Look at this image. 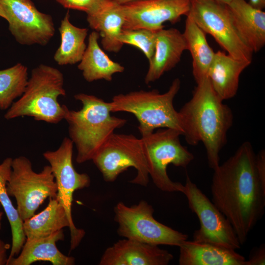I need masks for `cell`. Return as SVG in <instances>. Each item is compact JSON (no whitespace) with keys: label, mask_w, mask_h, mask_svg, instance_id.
<instances>
[{"label":"cell","mask_w":265,"mask_h":265,"mask_svg":"<svg viewBox=\"0 0 265 265\" xmlns=\"http://www.w3.org/2000/svg\"><path fill=\"white\" fill-rule=\"evenodd\" d=\"M189 17L210 34L228 54L251 62L253 51L243 42L233 24L227 4L214 0H191Z\"/></svg>","instance_id":"cell-10"},{"label":"cell","mask_w":265,"mask_h":265,"mask_svg":"<svg viewBox=\"0 0 265 265\" xmlns=\"http://www.w3.org/2000/svg\"><path fill=\"white\" fill-rule=\"evenodd\" d=\"M0 9L10 32L21 45L45 46L54 34L52 17L39 11L30 0H0Z\"/></svg>","instance_id":"cell-12"},{"label":"cell","mask_w":265,"mask_h":265,"mask_svg":"<svg viewBox=\"0 0 265 265\" xmlns=\"http://www.w3.org/2000/svg\"><path fill=\"white\" fill-rule=\"evenodd\" d=\"M118 234L126 238L153 245L179 246L188 236L155 219L153 207L145 200L128 207L122 202L114 207Z\"/></svg>","instance_id":"cell-9"},{"label":"cell","mask_w":265,"mask_h":265,"mask_svg":"<svg viewBox=\"0 0 265 265\" xmlns=\"http://www.w3.org/2000/svg\"><path fill=\"white\" fill-rule=\"evenodd\" d=\"M49 198L48 205L43 211L23 221L26 239L47 237L68 227L71 234V250L74 249L80 243L85 232L71 224L64 208L56 198Z\"/></svg>","instance_id":"cell-16"},{"label":"cell","mask_w":265,"mask_h":265,"mask_svg":"<svg viewBox=\"0 0 265 265\" xmlns=\"http://www.w3.org/2000/svg\"><path fill=\"white\" fill-rule=\"evenodd\" d=\"M191 0H137L120 5L124 18L123 29L158 30L163 24H174L186 16Z\"/></svg>","instance_id":"cell-13"},{"label":"cell","mask_w":265,"mask_h":265,"mask_svg":"<svg viewBox=\"0 0 265 265\" xmlns=\"http://www.w3.org/2000/svg\"><path fill=\"white\" fill-rule=\"evenodd\" d=\"M186 50H187L186 39L178 29L163 28L157 30L155 50L149 61L145 82L149 84L154 82L174 68Z\"/></svg>","instance_id":"cell-17"},{"label":"cell","mask_w":265,"mask_h":265,"mask_svg":"<svg viewBox=\"0 0 265 265\" xmlns=\"http://www.w3.org/2000/svg\"><path fill=\"white\" fill-rule=\"evenodd\" d=\"M256 166L259 179L265 186V152L261 150L256 155Z\"/></svg>","instance_id":"cell-31"},{"label":"cell","mask_w":265,"mask_h":265,"mask_svg":"<svg viewBox=\"0 0 265 265\" xmlns=\"http://www.w3.org/2000/svg\"><path fill=\"white\" fill-rule=\"evenodd\" d=\"M219 2L224 3L225 4H228L232 0H214Z\"/></svg>","instance_id":"cell-35"},{"label":"cell","mask_w":265,"mask_h":265,"mask_svg":"<svg viewBox=\"0 0 265 265\" xmlns=\"http://www.w3.org/2000/svg\"><path fill=\"white\" fill-rule=\"evenodd\" d=\"M191 211L196 214L200 227L193 240L237 250L240 248L235 231L225 216L187 176L183 191Z\"/></svg>","instance_id":"cell-11"},{"label":"cell","mask_w":265,"mask_h":265,"mask_svg":"<svg viewBox=\"0 0 265 265\" xmlns=\"http://www.w3.org/2000/svg\"><path fill=\"white\" fill-rule=\"evenodd\" d=\"M6 189L9 196L15 198L16 209L23 221L34 215L47 198H56L57 192L50 165L45 166L37 173L30 160L24 156L12 159Z\"/></svg>","instance_id":"cell-7"},{"label":"cell","mask_w":265,"mask_h":265,"mask_svg":"<svg viewBox=\"0 0 265 265\" xmlns=\"http://www.w3.org/2000/svg\"><path fill=\"white\" fill-rule=\"evenodd\" d=\"M173 259L172 254L158 245L126 238L108 247L99 265H167Z\"/></svg>","instance_id":"cell-15"},{"label":"cell","mask_w":265,"mask_h":265,"mask_svg":"<svg viewBox=\"0 0 265 265\" xmlns=\"http://www.w3.org/2000/svg\"><path fill=\"white\" fill-rule=\"evenodd\" d=\"M265 264V245L262 244L254 248L250 253L245 265H264Z\"/></svg>","instance_id":"cell-30"},{"label":"cell","mask_w":265,"mask_h":265,"mask_svg":"<svg viewBox=\"0 0 265 265\" xmlns=\"http://www.w3.org/2000/svg\"><path fill=\"white\" fill-rule=\"evenodd\" d=\"M0 17L5 19V16L2 11L0 9Z\"/></svg>","instance_id":"cell-37"},{"label":"cell","mask_w":265,"mask_h":265,"mask_svg":"<svg viewBox=\"0 0 265 265\" xmlns=\"http://www.w3.org/2000/svg\"><path fill=\"white\" fill-rule=\"evenodd\" d=\"M99 38V33L95 31L89 34L86 50L78 66L88 82L99 80L110 81L114 74L125 70L122 65L112 60L101 48L98 43Z\"/></svg>","instance_id":"cell-23"},{"label":"cell","mask_w":265,"mask_h":265,"mask_svg":"<svg viewBox=\"0 0 265 265\" xmlns=\"http://www.w3.org/2000/svg\"><path fill=\"white\" fill-rule=\"evenodd\" d=\"M12 159L7 158L0 164V204L10 224L12 234V245L8 259L19 255L26 240L23 227V221L13 206L6 189L12 170Z\"/></svg>","instance_id":"cell-26"},{"label":"cell","mask_w":265,"mask_h":265,"mask_svg":"<svg viewBox=\"0 0 265 265\" xmlns=\"http://www.w3.org/2000/svg\"><path fill=\"white\" fill-rule=\"evenodd\" d=\"M102 0H56L64 8L81 11L87 13Z\"/></svg>","instance_id":"cell-29"},{"label":"cell","mask_w":265,"mask_h":265,"mask_svg":"<svg viewBox=\"0 0 265 265\" xmlns=\"http://www.w3.org/2000/svg\"><path fill=\"white\" fill-rule=\"evenodd\" d=\"M180 87L181 80L176 78L164 93L153 90L116 95L109 102L111 111L133 114L139 123L138 128L141 135L162 128L175 129L183 135L179 112L173 105Z\"/></svg>","instance_id":"cell-5"},{"label":"cell","mask_w":265,"mask_h":265,"mask_svg":"<svg viewBox=\"0 0 265 265\" xmlns=\"http://www.w3.org/2000/svg\"><path fill=\"white\" fill-rule=\"evenodd\" d=\"M116 3L119 4H123L128 2H130L132 1L137 0H113Z\"/></svg>","instance_id":"cell-34"},{"label":"cell","mask_w":265,"mask_h":265,"mask_svg":"<svg viewBox=\"0 0 265 265\" xmlns=\"http://www.w3.org/2000/svg\"><path fill=\"white\" fill-rule=\"evenodd\" d=\"M1 207V204H0V208ZM3 214V212L0 210V229L1 226V222Z\"/></svg>","instance_id":"cell-36"},{"label":"cell","mask_w":265,"mask_h":265,"mask_svg":"<svg viewBox=\"0 0 265 265\" xmlns=\"http://www.w3.org/2000/svg\"><path fill=\"white\" fill-rule=\"evenodd\" d=\"M251 63L235 58L220 51L215 53L208 78L213 89L222 101L235 96L240 76Z\"/></svg>","instance_id":"cell-21"},{"label":"cell","mask_w":265,"mask_h":265,"mask_svg":"<svg viewBox=\"0 0 265 265\" xmlns=\"http://www.w3.org/2000/svg\"><path fill=\"white\" fill-rule=\"evenodd\" d=\"M183 33L192 59V74L198 83L208 77L215 52L208 44L206 33L188 16Z\"/></svg>","instance_id":"cell-24"},{"label":"cell","mask_w":265,"mask_h":265,"mask_svg":"<svg viewBox=\"0 0 265 265\" xmlns=\"http://www.w3.org/2000/svg\"><path fill=\"white\" fill-rule=\"evenodd\" d=\"M61 42L53 59L59 65H73L81 60L87 46L85 39L88 29L73 25L70 21L68 11L61 20L58 28Z\"/></svg>","instance_id":"cell-25"},{"label":"cell","mask_w":265,"mask_h":265,"mask_svg":"<svg viewBox=\"0 0 265 265\" xmlns=\"http://www.w3.org/2000/svg\"><path fill=\"white\" fill-rule=\"evenodd\" d=\"M28 79L27 68L20 63L0 70V109L7 110L21 96Z\"/></svg>","instance_id":"cell-27"},{"label":"cell","mask_w":265,"mask_h":265,"mask_svg":"<svg viewBox=\"0 0 265 265\" xmlns=\"http://www.w3.org/2000/svg\"><path fill=\"white\" fill-rule=\"evenodd\" d=\"M10 245L0 239V265H6L8 260L7 251Z\"/></svg>","instance_id":"cell-32"},{"label":"cell","mask_w":265,"mask_h":265,"mask_svg":"<svg viewBox=\"0 0 265 265\" xmlns=\"http://www.w3.org/2000/svg\"><path fill=\"white\" fill-rule=\"evenodd\" d=\"M63 230L43 238L26 239L17 257L8 259L6 265H30L37 261H47L53 265H73L74 258L62 253L56 243L63 240Z\"/></svg>","instance_id":"cell-22"},{"label":"cell","mask_w":265,"mask_h":265,"mask_svg":"<svg viewBox=\"0 0 265 265\" xmlns=\"http://www.w3.org/2000/svg\"><path fill=\"white\" fill-rule=\"evenodd\" d=\"M105 181L112 182L129 167L137 174L130 181L146 186L149 182L148 165L141 138L132 134L113 133L92 159Z\"/></svg>","instance_id":"cell-8"},{"label":"cell","mask_w":265,"mask_h":265,"mask_svg":"<svg viewBox=\"0 0 265 265\" xmlns=\"http://www.w3.org/2000/svg\"><path fill=\"white\" fill-rule=\"evenodd\" d=\"M86 14L89 26L102 38L104 49L118 53L123 46L119 40L124 23L120 5L113 0H102Z\"/></svg>","instance_id":"cell-18"},{"label":"cell","mask_w":265,"mask_h":265,"mask_svg":"<svg viewBox=\"0 0 265 265\" xmlns=\"http://www.w3.org/2000/svg\"><path fill=\"white\" fill-rule=\"evenodd\" d=\"M181 135L177 130L162 128L141 135L149 175L155 186L163 191L183 192L184 185L169 178L167 166L172 164L186 168L194 159L193 155L182 145Z\"/></svg>","instance_id":"cell-6"},{"label":"cell","mask_w":265,"mask_h":265,"mask_svg":"<svg viewBox=\"0 0 265 265\" xmlns=\"http://www.w3.org/2000/svg\"><path fill=\"white\" fill-rule=\"evenodd\" d=\"M157 31L146 28L122 29L120 41L141 50L149 61L154 55L156 44Z\"/></svg>","instance_id":"cell-28"},{"label":"cell","mask_w":265,"mask_h":265,"mask_svg":"<svg viewBox=\"0 0 265 265\" xmlns=\"http://www.w3.org/2000/svg\"><path fill=\"white\" fill-rule=\"evenodd\" d=\"M74 98L82 107L77 111L69 109L64 120L68 124L69 138L77 149L76 161L82 163L92 160L115 130L125 125L127 120L111 115L110 103L96 96L80 93Z\"/></svg>","instance_id":"cell-3"},{"label":"cell","mask_w":265,"mask_h":265,"mask_svg":"<svg viewBox=\"0 0 265 265\" xmlns=\"http://www.w3.org/2000/svg\"><path fill=\"white\" fill-rule=\"evenodd\" d=\"M179 247L180 265H245L246 261L236 250L209 242L186 239Z\"/></svg>","instance_id":"cell-20"},{"label":"cell","mask_w":265,"mask_h":265,"mask_svg":"<svg viewBox=\"0 0 265 265\" xmlns=\"http://www.w3.org/2000/svg\"><path fill=\"white\" fill-rule=\"evenodd\" d=\"M223 102L207 77L197 83L192 98L178 111L182 135L190 145L203 143L213 170L219 164V153L233 122L231 109Z\"/></svg>","instance_id":"cell-2"},{"label":"cell","mask_w":265,"mask_h":265,"mask_svg":"<svg viewBox=\"0 0 265 265\" xmlns=\"http://www.w3.org/2000/svg\"><path fill=\"white\" fill-rule=\"evenodd\" d=\"M227 5L242 40L253 52L260 51L265 45V12L245 0H232Z\"/></svg>","instance_id":"cell-19"},{"label":"cell","mask_w":265,"mask_h":265,"mask_svg":"<svg viewBox=\"0 0 265 265\" xmlns=\"http://www.w3.org/2000/svg\"><path fill=\"white\" fill-rule=\"evenodd\" d=\"M249 3L259 9L263 10L265 7V0H249Z\"/></svg>","instance_id":"cell-33"},{"label":"cell","mask_w":265,"mask_h":265,"mask_svg":"<svg viewBox=\"0 0 265 265\" xmlns=\"http://www.w3.org/2000/svg\"><path fill=\"white\" fill-rule=\"evenodd\" d=\"M73 146L72 140L65 137L57 150L46 151L43 156L50 163L57 185L56 198L75 225L71 213L74 192L88 187L90 179L87 174L79 173L75 170L72 162Z\"/></svg>","instance_id":"cell-14"},{"label":"cell","mask_w":265,"mask_h":265,"mask_svg":"<svg viewBox=\"0 0 265 265\" xmlns=\"http://www.w3.org/2000/svg\"><path fill=\"white\" fill-rule=\"evenodd\" d=\"M213 171L212 201L229 221L243 245L265 208V186L257 173L251 144L243 142Z\"/></svg>","instance_id":"cell-1"},{"label":"cell","mask_w":265,"mask_h":265,"mask_svg":"<svg viewBox=\"0 0 265 265\" xmlns=\"http://www.w3.org/2000/svg\"><path fill=\"white\" fill-rule=\"evenodd\" d=\"M63 74L57 69L40 64L33 69L25 91L4 115L6 120L29 116L35 120L57 124L69 109L58 98L65 96Z\"/></svg>","instance_id":"cell-4"}]
</instances>
